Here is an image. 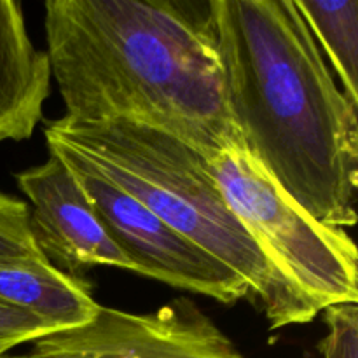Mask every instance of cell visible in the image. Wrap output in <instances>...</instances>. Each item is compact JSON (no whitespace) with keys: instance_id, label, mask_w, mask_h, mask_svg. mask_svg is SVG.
<instances>
[{"instance_id":"obj_1","label":"cell","mask_w":358,"mask_h":358,"mask_svg":"<svg viewBox=\"0 0 358 358\" xmlns=\"http://www.w3.org/2000/svg\"><path fill=\"white\" fill-rule=\"evenodd\" d=\"M45 56L65 119L122 121L212 161L243 149L227 112L210 0H48Z\"/></svg>"},{"instance_id":"obj_3","label":"cell","mask_w":358,"mask_h":358,"mask_svg":"<svg viewBox=\"0 0 358 358\" xmlns=\"http://www.w3.org/2000/svg\"><path fill=\"white\" fill-rule=\"evenodd\" d=\"M45 143L76 150L164 224L240 276L269 329L310 324L320 311L268 262L227 205L203 154L149 126L114 121L45 124Z\"/></svg>"},{"instance_id":"obj_6","label":"cell","mask_w":358,"mask_h":358,"mask_svg":"<svg viewBox=\"0 0 358 358\" xmlns=\"http://www.w3.org/2000/svg\"><path fill=\"white\" fill-rule=\"evenodd\" d=\"M35 358H247L187 297L152 313L101 306L83 327L31 343Z\"/></svg>"},{"instance_id":"obj_11","label":"cell","mask_w":358,"mask_h":358,"mask_svg":"<svg viewBox=\"0 0 358 358\" xmlns=\"http://www.w3.org/2000/svg\"><path fill=\"white\" fill-rule=\"evenodd\" d=\"M45 259L30 227V208L23 199L0 191V261Z\"/></svg>"},{"instance_id":"obj_4","label":"cell","mask_w":358,"mask_h":358,"mask_svg":"<svg viewBox=\"0 0 358 358\" xmlns=\"http://www.w3.org/2000/svg\"><path fill=\"white\" fill-rule=\"evenodd\" d=\"M210 170L269 264L318 311L358 303V252L345 229L315 219L243 149L219 154Z\"/></svg>"},{"instance_id":"obj_5","label":"cell","mask_w":358,"mask_h":358,"mask_svg":"<svg viewBox=\"0 0 358 358\" xmlns=\"http://www.w3.org/2000/svg\"><path fill=\"white\" fill-rule=\"evenodd\" d=\"M48 149L76 175L105 229L131 262L133 273L222 304H236L241 299L254 303L240 276L107 180L80 154L59 143H48Z\"/></svg>"},{"instance_id":"obj_12","label":"cell","mask_w":358,"mask_h":358,"mask_svg":"<svg viewBox=\"0 0 358 358\" xmlns=\"http://www.w3.org/2000/svg\"><path fill=\"white\" fill-rule=\"evenodd\" d=\"M325 334L320 350L324 358H358V306L334 304L324 310Z\"/></svg>"},{"instance_id":"obj_7","label":"cell","mask_w":358,"mask_h":358,"mask_svg":"<svg viewBox=\"0 0 358 358\" xmlns=\"http://www.w3.org/2000/svg\"><path fill=\"white\" fill-rule=\"evenodd\" d=\"M16 182L30 201L35 245L51 264L62 266L72 276L94 266L131 271V262L114 243L76 175L59 157L49 154L44 163L17 173Z\"/></svg>"},{"instance_id":"obj_10","label":"cell","mask_w":358,"mask_h":358,"mask_svg":"<svg viewBox=\"0 0 358 358\" xmlns=\"http://www.w3.org/2000/svg\"><path fill=\"white\" fill-rule=\"evenodd\" d=\"M343 91L358 103V0H296Z\"/></svg>"},{"instance_id":"obj_2","label":"cell","mask_w":358,"mask_h":358,"mask_svg":"<svg viewBox=\"0 0 358 358\" xmlns=\"http://www.w3.org/2000/svg\"><path fill=\"white\" fill-rule=\"evenodd\" d=\"M227 112L243 150L308 213L357 224L358 103L296 0H210Z\"/></svg>"},{"instance_id":"obj_8","label":"cell","mask_w":358,"mask_h":358,"mask_svg":"<svg viewBox=\"0 0 358 358\" xmlns=\"http://www.w3.org/2000/svg\"><path fill=\"white\" fill-rule=\"evenodd\" d=\"M49 87L48 56L31 42L23 6L0 0V143L34 135Z\"/></svg>"},{"instance_id":"obj_9","label":"cell","mask_w":358,"mask_h":358,"mask_svg":"<svg viewBox=\"0 0 358 358\" xmlns=\"http://www.w3.org/2000/svg\"><path fill=\"white\" fill-rule=\"evenodd\" d=\"M0 301L37 315L56 332L83 327L100 308L83 280L48 259L0 261Z\"/></svg>"},{"instance_id":"obj_14","label":"cell","mask_w":358,"mask_h":358,"mask_svg":"<svg viewBox=\"0 0 358 358\" xmlns=\"http://www.w3.org/2000/svg\"><path fill=\"white\" fill-rule=\"evenodd\" d=\"M0 358H35V357H31L30 353H28V355H7L6 353V355H2Z\"/></svg>"},{"instance_id":"obj_13","label":"cell","mask_w":358,"mask_h":358,"mask_svg":"<svg viewBox=\"0 0 358 358\" xmlns=\"http://www.w3.org/2000/svg\"><path fill=\"white\" fill-rule=\"evenodd\" d=\"M52 332L56 329L41 317L0 301V357L23 343H34Z\"/></svg>"}]
</instances>
